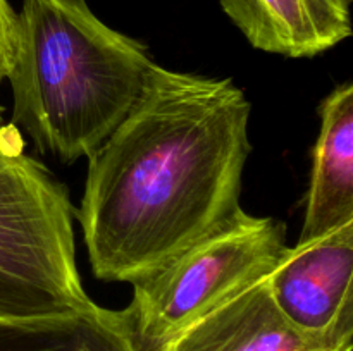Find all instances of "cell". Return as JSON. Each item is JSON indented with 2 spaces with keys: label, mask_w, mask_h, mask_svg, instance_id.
Segmentation results:
<instances>
[{
  "label": "cell",
  "mask_w": 353,
  "mask_h": 351,
  "mask_svg": "<svg viewBox=\"0 0 353 351\" xmlns=\"http://www.w3.org/2000/svg\"><path fill=\"white\" fill-rule=\"evenodd\" d=\"M321 131L296 244L353 222V85L336 86L321 103Z\"/></svg>",
  "instance_id": "ba28073f"
},
{
  "label": "cell",
  "mask_w": 353,
  "mask_h": 351,
  "mask_svg": "<svg viewBox=\"0 0 353 351\" xmlns=\"http://www.w3.org/2000/svg\"><path fill=\"white\" fill-rule=\"evenodd\" d=\"M286 226L243 209L154 274L133 282L124 313L141 351H155L245 286L271 274L286 251Z\"/></svg>",
  "instance_id": "277c9868"
},
{
  "label": "cell",
  "mask_w": 353,
  "mask_h": 351,
  "mask_svg": "<svg viewBox=\"0 0 353 351\" xmlns=\"http://www.w3.org/2000/svg\"><path fill=\"white\" fill-rule=\"evenodd\" d=\"M250 110L231 79L154 62L131 112L88 157L78 219L97 277L133 284L240 212Z\"/></svg>",
  "instance_id": "6da1fadb"
},
{
  "label": "cell",
  "mask_w": 353,
  "mask_h": 351,
  "mask_svg": "<svg viewBox=\"0 0 353 351\" xmlns=\"http://www.w3.org/2000/svg\"><path fill=\"white\" fill-rule=\"evenodd\" d=\"M353 222L310 243L286 248L268 275L281 315L316 337H353Z\"/></svg>",
  "instance_id": "5b68a950"
},
{
  "label": "cell",
  "mask_w": 353,
  "mask_h": 351,
  "mask_svg": "<svg viewBox=\"0 0 353 351\" xmlns=\"http://www.w3.org/2000/svg\"><path fill=\"white\" fill-rule=\"evenodd\" d=\"M69 191L24 151L0 110V320L90 308L76 267Z\"/></svg>",
  "instance_id": "3957f363"
},
{
  "label": "cell",
  "mask_w": 353,
  "mask_h": 351,
  "mask_svg": "<svg viewBox=\"0 0 353 351\" xmlns=\"http://www.w3.org/2000/svg\"><path fill=\"white\" fill-rule=\"evenodd\" d=\"M0 351H141L124 310L90 308L26 320H0Z\"/></svg>",
  "instance_id": "9c48e42d"
},
{
  "label": "cell",
  "mask_w": 353,
  "mask_h": 351,
  "mask_svg": "<svg viewBox=\"0 0 353 351\" xmlns=\"http://www.w3.org/2000/svg\"><path fill=\"white\" fill-rule=\"evenodd\" d=\"M255 48L316 57L352 34V0H219Z\"/></svg>",
  "instance_id": "52a82bcc"
},
{
  "label": "cell",
  "mask_w": 353,
  "mask_h": 351,
  "mask_svg": "<svg viewBox=\"0 0 353 351\" xmlns=\"http://www.w3.org/2000/svg\"><path fill=\"white\" fill-rule=\"evenodd\" d=\"M268 275L245 286L155 351H352V339L316 337L281 315Z\"/></svg>",
  "instance_id": "8992f818"
},
{
  "label": "cell",
  "mask_w": 353,
  "mask_h": 351,
  "mask_svg": "<svg viewBox=\"0 0 353 351\" xmlns=\"http://www.w3.org/2000/svg\"><path fill=\"white\" fill-rule=\"evenodd\" d=\"M154 61L85 0H24L9 78L12 124L41 155L90 157L138 102Z\"/></svg>",
  "instance_id": "7a4b0ae2"
},
{
  "label": "cell",
  "mask_w": 353,
  "mask_h": 351,
  "mask_svg": "<svg viewBox=\"0 0 353 351\" xmlns=\"http://www.w3.org/2000/svg\"><path fill=\"white\" fill-rule=\"evenodd\" d=\"M16 17L12 7L7 0H0V81L7 78L10 58H12L14 33H16Z\"/></svg>",
  "instance_id": "30bf717a"
}]
</instances>
